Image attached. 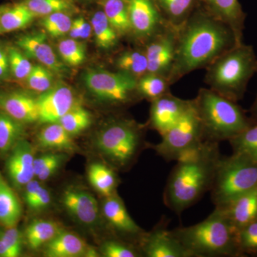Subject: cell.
<instances>
[{"instance_id": "7402d4cb", "label": "cell", "mask_w": 257, "mask_h": 257, "mask_svg": "<svg viewBox=\"0 0 257 257\" xmlns=\"http://www.w3.org/2000/svg\"><path fill=\"white\" fill-rule=\"evenodd\" d=\"M219 209H222L235 229H242L257 220V187Z\"/></svg>"}, {"instance_id": "4fadbf2b", "label": "cell", "mask_w": 257, "mask_h": 257, "mask_svg": "<svg viewBox=\"0 0 257 257\" xmlns=\"http://www.w3.org/2000/svg\"><path fill=\"white\" fill-rule=\"evenodd\" d=\"M16 45L27 57L37 60L55 74L63 76L67 73V67L56 55L43 32H34L21 35L17 40Z\"/></svg>"}, {"instance_id": "e0dca14e", "label": "cell", "mask_w": 257, "mask_h": 257, "mask_svg": "<svg viewBox=\"0 0 257 257\" xmlns=\"http://www.w3.org/2000/svg\"><path fill=\"white\" fill-rule=\"evenodd\" d=\"M6 171L15 188L22 189L35 177L33 147L25 139L20 140L8 155Z\"/></svg>"}, {"instance_id": "8992f818", "label": "cell", "mask_w": 257, "mask_h": 257, "mask_svg": "<svg viewBox=\"0 0 257 257\" xmlns=\"http://www.w3.org/2000/svg\"><path fill=\"white\" fill-rule=\"evenodd\" d=\"M257 187V161L233 153L221 157L211 185V199L216 208H223Z\"/></svg>"}, {"instance_id": "f1b7e54d", "label": "cell", "mask_w": 257, "mask_h": 257, "mask_svg": "<svg viewBox=\"0 0 257 257\" xmlns=\"http://www.w3.org/2000/svg\"><path fill=\"white\" fill-rule=\"evenodd\" d=\"M91 25L96 45L99 48L104 51L116 48L121 37L111 26L102 9L97 10L93 14Z\"/></svg>"}, {"instance_id": "c3c4849f", "label": "cell", "mask_w": 257, "mask_h": 257, "mask_svg": "<svg viewBox=\"0 0 257 257\" xmlns=\"http://www.w3.org/2000/svg\"><path fill=\"white\" fill-rule=\"evenodd\" d=\"M11 74H10L8 51L0 47V79L5 80Z\"/></svg>"}, {"instance_id": "bcb514c9", "label": "cell", "mask_w": 257, "mask_h": 257, "mask_svg": "<svg viewBox=\"0 0 257 257\" xmlns=\"http://www.w3.org/2000/svg\"><path fill=\"white\" fill-rule=\"evenodd\" d=\"M51 194L48 189L42 187L34 202L29 206L33 211H40L48 207L51 203Z\"/></svg>"}, {"instance_id": "1f68e13d", "label": "cell", "mask_w": 257, "mask_h": 257, "mask_svg": "<svg viewBox=\"0 0 257 257\" xmlns=\"http://www.w3.org/2000/svg\"><path fill=\"white\" fill-rule=\"evenodd\" d=\"M88 179L93 187L104 197L116 193L118 178L111 167L104 164H92L88 168Z\"/></svg>"}, {"instance_id": "ba28073f", "label": "cell", "mask_w": 257, "mask_h": 257, "mask_svg": "<svg viewBox=\"0 0 257 257\" xmlns=\"http://www.w3.org/2000/svg\"><path fill=\"white\" fill-rule=\"evenodd\" d=\"M162 136V141L152 148L164 160L178 161L197 150L205 141L202 123L194 100L182 117Z\"/></svg>"}, {"instance_id": "484cf974", "label": "cell", "mask_w": 257, "mask_h": 257, "mask_svg": "<svg viewBox=\"0 0 257 257\" xmlns=\"http://www.w3.org/2000/svg\"><path fill=\"white\" fill-rule=\"evenodd\" d=\"M62 230L60 225L55 221L35 219L30 222L25 229V241L30 249L35 251L43 248Z\"/></svg>"}, {"instance_id": "e575fe53", "label": "cell", "mask_w": 257, "mask_h": 257, "mask_svg": "<svg viewBox=\"0 0 257 257\" xmlns=\"http://www.w3.org/2000/svg\"><path fill=\"white\" fill-rule=\"evenodd\" d=\"M37 17H45L59 12L71 13L77 10L74 0H20Z\"/></svg>"}, {"instance_id": "816d5d0a", "label": "cell", "mask_w": 257, "mask_h": 257, "mask_svg": "<svg viewBox=\"0 0 257 257\" xmlns=\"http://www.w3.org/2000/svg\"><path fill=\"white\" fill-rule=\"evenodd\" d=\"M76 2V0H74ZM80 1L84 2V3H98L99 0H80Z\"/></svg>"}, {"instance_id": "ac0fdd59", "label": "cell", "mask_w": 257, "mask_h": 257, "mask_svg": "<svg viewBox=\"0 0 257 257\" xmlns=\"http://www.w3.org/2000/svg\"><path fill=\"white\" fill-rule=\"evenodd\" d=\"M101 211L108 224L114 231L124 236L138 238L140 242L146 232L133 220L116 192L104 197Z\"/></svg>"}, {"instance_id": "5b68a950", "label": "cell", "mask_w": 257, "mask_h": 257, "mask_svg": "<svg viewBox=\"0 0 257 257\" xmlns=\"http://www.w3.org/2000/svg\"><path fill=\"white\" fill-rule=\"evenodd\" d=\"M193 100L205 141H229L253 124L236 101L209 88H201Z\"/></svg>"}, {"instance_id": "4316f807", "label": "cell", "mask_w": 257, "mask_h": 257, "mask_svg": "<svg viewBox=\"0 0 257 257\" xmlns=\"http://www.w3.org/2000/svg\"><path fill=\"white\" fill-rule=\"evenodd\" d=\"M106 18L120 37H133V28L124 0H99Z\"/></svg>"}, {"instance_id": "d6a6232c", "label": "cell", "mask_w": 257, "mask_h": 257, "mask_svg": "<svg viewBox=\"0 0 257 257\" xmlns=\"http://www.w3.org/2000/svg\"><path fill=\"white\" fill-rule=\"evenodd\" d=\"M169 79L161 74L147 73L137 82L138 96L152 101L170 92Z\"/></svg>"}, {"instance_id": "9a60e30c", "label": "cell", "mask_w": 257, "mask_h": 257, "mask_svg": "<svg viewBox=\"0 0 257 257\" xmlns=\"http://www.w3.org/2000/svg\"><path fill=\"white\" fill-rule=\"evenodd\" d=\"M64 209L75 220L85 226H93L99 218V208L90 192L78 187H69L62 195Z\"/></svg>"}, {"instance_id": "83f0119b", "label": "cell", "mask_w": 257, "mask_h": 257, "mask_svg": "<svg viewBox=\"0 0 257 257\" xmlns=\"http://www.w3.org/2000/svg\"><path fill=\"white\" fill-rule=\"evenodd\" d=\"M118 72H122L138 80L148 73V64L145 49H130L120 52L114 60Z\"/></svg>"}, {"instance_id": "7bdbcfd3", "label": "cell", "mask_w": 257, "mask_h": 257, "mask_svg": "<svg viewBox=\"0 0 257 257\" xmlns=\"http://www.w3.org/2000/svg\"><path fill=\"white\" fill-rule=\"evenodd\" d=\"M238 243L241 253L257 252V220L238 231Z\"/></svg>"}, {"instance_id": "8d00e7d4", "label": "cell", "mask_w": 257, "mask_h": 257, "mask_svg": "<svg viewBox=\"0 0 257 257\" xmlns=\"http://www.w3.org/2000/svg\"><path fill=\"white\" fill-rule=\"evenodd\" d=\"M234 153L241 154L257 161V123L252 124L229 140Z\"/></svg>"}, {"instance_id": "44dd1931", "label": "cell", "mask_w": 257, "mask_h": 257, "mask_svg": "<svg viewBox=\"0 0 257 257\" xmlns=\"http://www.w3.org/2000/svg\"><path fill=\"white\" fill-rule=\"evenodd\" d=\"M44 255L48 257L96 256L94 248L79 236L62 231L44 246Z\"/></svg>"}, {"instance_id": "603a6c76", "label": "cell", "mask_w": 257, "mask_h": 257, "mask_svg": "<svg viewBox=\"0 0 257 257\" xmlns=\"http://www.w3.org/2000/svg\"><path fill=\"white\" fill-rule=\"evenodd\" d=\"M72 138L60 123H51L40 130L37 136V143L40 148L45 150L74 152L77 145Z\"/></svg>"}, {"instance_id": "ee69618b", "label": "cell", "mask_w": 257, "mask_h": 257, "mask_svg": "<svg viewBox=\"0 0 257 257\" xmlns=\"http://www.w3.org/2000/svg\"><path fill=\"white\" fill-rule=\"evenodd\" d=\"M92 32V25L83 17H78L72 20L69 35L70 38L74 40H87L90 37Z\"/></svg>"}, {"instance_id": "f6af8a7d", "label": "cell", "mask_w": 257, "mask_h": 257, "mask_svg": "<svg viewBox=\"0 0 257 257\" xmlns=\"http://www.w3.org/2000/svg\"><path fill=\"white\" fill-rule=\"evenodd\" d=\"M66 157L67 156L63 152H56L55 157L50 161V163L40 170L35 177L40 181H45L50 179L60 169Z\"/></svg>"}, {"instance_id": "d6986e66", "label": "cell", "mask_w": 257, "mask_h": 257, "mask_svg": "<svg viewBox=\"0 0 257 257\" xmlns=\"http://www.w3.org/2000/svg\"><path fill=\"white\" fill-rule=\"evenodd\" d=\"M199 5L234 32L238 42H243L246 15L243 11L239 0H199Z\"/></svg>"}, {"instance_id": "7c38bea8", "label": "cell", "mask_w": 257, "mask_h": 257, "mask_svg": "<svg viewBox=\"0 0 257 257\" xmlns=\"http://www.w3.org/2000/svg\"><path fill=\"white\" fill-rule=\"evenodd\" d=\"M38 121L42 124L58 122L77 104L72 88L64 84L54 85L37 98Z\"/></svg>"}, {"instance_id": "277c9868", "label": "cell", "mask_w": 257, "mask_h": 257, "mask_svg": "<svg viewBox=\"0 0 257 257\" xmlns=\"http://www.w3.org/2000/svg\"><path fill=\"white\" fill-rule=\"evenodd\" d=\"M204 82L209 89L236 101L241 100L253 74L257 57L251 45L243 42L226 51L206 68Z\"/></svg>"}, {"instance_id": "ffe728a7", "label": "cell", "mask_w": 257, "mask_h": 257, "mask_svg": "<svg viewBox=\"0 0 257 257\" xmlns=\"http://www.w3.org/2000/svg\"><path fill=\"white\" fill-rule=\"evenodd\" d=\"M0 110L23 124L38 121L37 98L20 91H0Z\"/></svg>"}, {"instance_id": "7dc6e473", "label": "cell", "mask_w": 257, "mask_h": 257, "mask_svg": "<svg viewBox=\"0 0 257 257\" xmlns=\"http://www.w3.org/2000/svg\"><path fill=\"white\" fill-rule=\"evenodd\" d=\"M42 187V184L39 181L32 179L25 186L24 189V199L27 205L30 206L38 195L40 189Z\"/></svg>"}, {"instance_id": "d4e9b609", "label": "cell", "mask_w": 257, "mask_h": 257, "mask_svg": "<svg viewBox=\"0 0 257 257\" xmlns=\"http://www.w3.org/2000/svg\"><path fill=\"white\" fill-rule=\"evenodd\" d=\"M166 23L179 29L199 6V0H155Z\"/></svg>"}, {"instance_id": "cb8c5ba5", "label": "cell", "mask_w": 257, "mask_h": 257, "mask_svg": "<svg viewBox=\"0 0 257 257\" xmlns=\"http://www.w3.org/2000/svg\"><path fill=\"white\" fill-rule=\"evenodd\" d=\"M23 214L21 203L0 172V226H17Z\"/></svg>"}, {"instance_id": "5bb4252c", "label": "cell", "mask_w": 257, "mask_h": 257, "mask_svg": "<svg viewBox=\"0 0 257 257\" xmlns=\"http://www.w3.org/2000/svg\"><path fill=\"white\" fill-rule=\"evenodd\" d=\"M191 104L192 99H182L167 93L151 101L149 124L162 135L179 121Z\"/></svg>"}, {"instance_id": "30bf717a", "label": "cell", "mask_w": 257, "mask_h": 257, "mask_svg": "<svg viewBox=\"0 0 257 257\" xmlns=\"http://www.w3.org/2000/svg\"><path fill=\"white\" fill-rule=\"evenodd\" d=\"M178 29L166 27L143 45L148 73L161 74L168 78L175 62Z\"/></svg>"}, {"instance_id": "9c48e42d", "label": "cell", "mask_w": 257, "mask_h": 257, "mask_svg": "<svg viewBox=\"0 0 257 257\" xmlns=\"http://www.w3.org/2000/svg\"><path fill=\"white\" fill-rule=\"evenodd\" d=\"M83 81L93 96L110 105H125L138 95V80L118 71L89 69L84 72Z\"/></svg>"}, {"instance_id": "f5cc1de1", "label": "cell", "mask_w": 257, "mask_h": 257, "mask_svg": "<svg viewBox=\"0 0 257 257\" xmlns=\"http://www.w3.org/2000/svg\"><path fill=\"white\" fill-rule=\"evenodd\" d=\"M3 229H2L1 226H0V234H2V232H3Z\"/></svg>"}, {"instance_id": "52a82bcc", "label": "cell", "mask_w": 257, "mask_h": 257, "mask_svg": "<svg viewBox=\"0 0 257 257\" xmlns=\"http://www.w3.org/2000/svg\"><path fill=\"white\" fill-rule=\"evenodd\" d=\"M142 128L131 120L113 119L97 135L96 145L106 160L119 169L133 163L143 146Z\"/></svg>"}, {"instance_id": "4dcf8cb0", "label": "cell", "mask_w": 257, "mask_h": 257, "mask_svg": "<svg viewBox=\"0 0 257 257\" xmlns=\"http://www.w3.org/2000/svg\"><path fill=\"white\" fill-rule=\"evenodd\" d=\"M37 17L20 1L11 6L9 5L0 15V34L26 28Z\"/></svg>"}, {"instance_id": "74e56055", "label": "cell", "mask_w": 257, "mask_h": 257, "mask_svg": "<svg viewBox=\"0 0 257 257\" xmlns=\"http://www.w3.org/2000/svg\"><path fill=\"white\" fill-rule=\"evenodd\" d=\"M55 74L42 64L34 65L31 72L25 79L27 87L32 92L43 94L54 86Z\"/></svg>"}, {"instance_id": "2e32d148", "label": "cell", "mask_w": 257, "mask_h": 257, "mask_svg": "<svg viewBox=\"0 0 257 257\" xmlns=\"http://www.w3.org/2000/svg\"><path fill=\"white\" fill-rule=\"evenodd\" d=\"M140 243L143 254L147 257H192L172 230L162 225L145 233Z\"/></svg>"}, {"instance_id": "60d3db41", "label": "cell", "mask_w": 257, "mask_h": 257, "mask_svg": "<svg viewBox=\"0 0 257 257\" xmlns=\"http://www.w3.org/2000/svg\"><path fill=\"white\" fill-rule=\"evenodd\" d=\"M9 59L10 74L18 80H25L34 66L25 54L18 47H9L7 49Z\"/></svg>"}, {"instance_id": "8fae6325", "label": "cell", "mask_w": 257, "mask_h": 257, "mask_svg": "<svg viewBox=\"0 0 257 257\" xmlns=\"http://www.w3.org/2000/svg\"><path fill=\"white\" fill-rule=\"evenodd\" d=\"M133 28V37L143 45L168 26L155 0H124Z\"/></svg>"}, {"instance_id": "ab89813d", "label": "cell", "mask_w": 257, "mask_h": 257, "mask_svg": "<svg viewBox=\"0 0 257 257\" xmlns=\"http://www.w3.org/2000/svg\"><path fill=\"white\" fill-rule=\"evenodd\" d=\"M23 251V236L16 226L5 228L0 234V257H18Z\"/></svg>"}, {"instance_id": "6da1fadb", "label": "cell", "mask_w": 257, "mask_h": 257, "mask_svg": "<svg viewBox=\"0 0 257 257\" xmlns=\"http://www.w3.org/2000/svg\"><path fill=\"white\" fill-rule=\"evenodd\" d=\"M239 44L234 32L226 24L199 5L178 29L175 62L168 77L170 84L172 85L197 69L207 68L224 52Z\"/></svg>"}, {"instance_id": "f35d334b", "label": "cell", "mask_w": 257, "mask_h": 257, "mask_svg": "<svg viewBox=\"0 0 257 257\" xmlns=\"http://www.w3.org/2000/svg\"><path fill=\"white\" fill-rule=\"evenodd\" d=\"M72 20L69 13L59 12L42 17L41 25L50 36L54 38L63 37L69 33Z\"/></svg>"}, {"instance_id": "f546056e", "label": "cell", "mask_w": 257, "mask_h": 257, "mask_svg": "<svg viewBox=\"0 0 257 257\" xmlns=\"http://www.w3.org/2000/svg\"><path fill=\"white\" fill-rule=\"evenodd\" d=\"M25 135V124L0 110V155L8 156Z\"/></svg>"}, {"instance_id": "836d02e7", "label": "cell", "mask_w": 257, "mask_h": 257, "mask_svg": "<svg viewBox=\"0 0 257 257\" xmlns=\"http://www.w3.org/2000/svg\"><path fill=\"white\" fill-rule=\"evenodd\" d=\"M58 123L73 137L89 127L92 123V115L87 109L77 103L61 118Z\"/></svg>"}, {"instance_id": "681fc988", "label": "cell", "mask_w": 257, "mask_h": 257, "mask_svg": "<svg viewBox=\"0 0 257 257\" xmlns=\"http://www.w3.org/2000/svg\"><path fill=\"white\" fill-rule=\"evenodd\" d=\"M251 116H252V121L253 124L257 123V95L254 102H253L251 109Z\"/></svg>"}, {"instance_id": "b9f144b4", "label": "cell", "mask_w": 257, "mask_h": 257, "mask_svg": "<svg viewBox=\"0 0 257 257\" xmlns=\"http://www.w3.org/2000/svg\"><path fill=\"white\" fill-rule=\"evenodd\" d=\"M101 254L106 257H137L140 253L134 246L119 240H106L100 248Z\"/></svg>"}, {"instance_id": "d590c367", "label": "cell", "mask_w": 257, "mask_h": 257, "mask_svg": "<svg viewBox=\"0 0 257 257\" xmlns=\"http://www.w3.org/2000/svg\"><path fill=\"white\" fill-rule=\"evenodd\" d=\"M59 55L64 64L71 67L81 65L86 60V46L72 38L64 39L57 45Z\"/></svg>"}, {"instance_id": "f907efd6", "label": "cell", "mask_w": 257, "mask_h": 257, "mask_svg": "<svg viewBox=\"0 0 257 257\" xmlns=\"http://www.w3.org/2000/svg\"><path fill=\"white\" fill-rule=\"evenodd\" d=\"M8 7H9V5H0V15H2V13H3V12L8 8Z\"/></svg>"}, {"instance_id": "7a4b0ae2", "label": "cell", "mask_w": 257, "mask_h": 257, "mask_svg": "<svg viewBox=\"0 0 257 257\" xmlns=\"http://www.w3.org/2000/svg\"><path fill=\"white\" fill-rule=\"evenodd\" d=\"M219 143L204 141L197 150L177 161L164 192L165 205L180 215L210 191L220 160Z\"/></svg>"}, {"instance_id": "3957f363", "label": "cell", "mask_w": 257, "mask_h": 257, "mask_svg": "<svg viewBox=\"0 0 257 257\" xmlns=\"http://www.w3.org/2000/svg\"><path fill=\"white\" fill-rule=\"evenodd\" d=\"M172 231L192 257L236 256L242 253L237 230L219 208L198 224Z\"/></svg>"}]
</instances>
